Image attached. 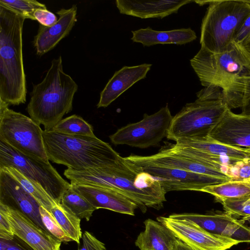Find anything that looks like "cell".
I'll return each instance as SVG.
<instances>
[{"label": "cell", "instance_id": "1", "mask_svg": "<svg viewBox=\"0 0 250 250\" xmlns=\"http://www.w3.org/2000/svg\"><path fill=\"white\" fill-rule=\"evenodd\" d=\"M64 175L71 184L110 188L135 203L143 212L147 208L159 209L166 201L167 192L158 180L142 171L125 157L115 165L75 170L67 168Z\"/></svg>", "mask_w": 250, "mask_h": 250}, {"label": "cell", "instance_id": "2", "mask_svg": "<svg viewBox=\"0 0 250 250\" xmlns=\"http://www.w3.org/2000/svg\"><path fill=\"white\" fill-rule=\"evenodd\" d=\"M25 19L0 4V102L8 106L26 102L22 38Z\"/></svg>", "mask_w": 250, "mask_h": 250}, {"label": "cell", "instance_id": "3", "mask_svg": "<svg viewBox=\"0 0 250 250\" xmlns=\"http://www.w3.org/2000/svg\"><path fill=\"white\" fill-rule=\"evenodd\" d=\"M76 82L63 70L61 56L54 59L43 80L34 85L27 110L30 118L50 130L72 109Z\"/></svg>", "mask_w": 250, "mask_h": 250}, {"label": "cell", "instance_id": "4", "mask_svg": "<svg viewBox=\"0 0 250 250\" xmlns=\"http://www.w3.org/2000/svg\"><path fill=\"white\" fill-rule=\"evenodd\" d=\"M49 160L75 170H84L116 164L121 156L111 146L96 136L65 134L43 131Z\"/></svg>", "mask_w": 250, "mask_h": 250}, {"label": "cell", "instance_id": "5", "mask_svg": "<svg viewBox=\"0 0 250 250\" xmlns=\"http://www.w3.org/2000/svg\"><path fill=\"white\" fill-rule=\"evenodd\" d=\"M197 99L187 104L173 116L167 138L178 140L208 136L228 108L221 88L205 87L196 93Z\"/></svg>", "mask_w": 250, "mask_h": 250}, {"label": "cell", "instance_id": "6", "mask_svg": "<svg viewBox=\"0 0 250 250\" xmlns=\"http://www.w3.org/2000/svg\"><path fill=\"white\" fill-rule=\"evenodd\" d=\"M208 4L201 26V46L215 53L226 51L250 14L249 0H195Z\"/></svg>", "mask_w": 250, "mask_h": 250}, {"label": "cell", "instance_id": "7", "mask_svg": "<svg viewBox=\"0 0 250 250\" xmlns=\"http://www.w3.org/2000/svg\"><path fill=\"white\" fill-rule=\"evenodd\" d=\"M190 62L203 86H216L222 90L250 72V53L234 42L226 51L219 53L201 46Z\"/></svg>", "mask_w": 250, "mask_h": 250}, {"label": "cell", "instance_id": "8", "mask_svg": "<svg viewBox=\"0 0 250 250\" xmlns=\"http://www.w3.org/2000/svg\"><path fill=\"white\" fill-rule=\"evenodd\" d=\"M9 167L40 185L57 204L70 186L49 162L22 153L0 139V168Z\"/></svg>", "mask_w": 250, "mask_h": 250}, {"label": "cell", "instance_id": "9", "mask_svg": "<svg viewBox=\"0 0 250 250\" xmlns=\"http://www.w3.org/2000/svg\"><path fill=\"white\" fill-rule=\"evenodd\" d=\"M40 125L0 102V139L22 153L48 162Z\"/></svg>", "mask_w": 250, "mask_h": 250}, {"label": "cell", "instance_id": "10", "mask_svg": "<svg viewBox=\"0 0 250 250\" xmlns=\"http://www.w3.org/2000/svg\"><path fill=\"white\" fill-rule=\"evenodd\" d=\"M173 116L167 105L156 113L145 114L140 121L128 124L109 136L115 145L145 148L158 145L167 137Z\"/></svg>", "mask_w": 250, "mask_h": 250}, {"label": "cell", "instance_id": "11", "mask_svg": "<svg viewBox=\"0 0 250 250\" xmlns=\"http://www.w3.org/2000/svg\"><path fill=\"white\" fill-rule=\"evenodd\" d=\"M157 220L192 250H227L240 243L231 238L211 233L186 219L159 216Z\"/></svg>", "mask_w": 250, "mask_h": 250}, {"label": "cell", "instance_id": "12", "mask_svg": "<svg viewBox=\"0 0 250 250\" xmlns=\"http://www.w3.org/2000/svg\"><path fill=\"white\" fill-rule=\"evenodd\" d=\"M130 163L158 180L167 192L181 190L201 191L207 186L229 181L179 168L141 163Z\"/></svg>", "mask_w": 250, "mask_h": 250}, {"label": "cell", "instance_id": "13", "mask_svg": "<svg viewBox=\"0 0 250 250\" xmlns=\"http://www.w3.org/2000/svg\"><path fill=\"white\" fill-rule=\"evenodd\" d=\"M168 216L191 221L206 231L217 235L231 238L239 243H250V228L226 212L204 214L174 213Z\"/></svg>", "mask_w": 250, "mask_h": 250}, {"label": "cell", "instance_id": "14", "mask_svg": "<svg viewBox=\"0 0 250 250\" xmlns=\"http://www.w3.org/2000/svg\"><path fill=\"white\" fill-rule=\"evenodd\" d=\"M0 203L19 210L39 228L48 232L41 219L40 204L9 171L3 168H0Z\"/></svg>", "mask_w": 250, "mask_h": 250}, {"label": "cell", "instance_id": "15", "mask_svg": "<svg viewBox=\"0 0 250 250\" xmlns=\"http://www.w3.org/2000/svg\"><path fill=\"white\" fill-rule=\"evenodd\" d=\"M0 210L6 216L14 235L34 250H61L62 242L37 226L17 209L0 203Z\"/></svg>", "mask_w": 250, "mask_h": 250}, {"label": "cell", "instance_id": "16", "mask_svg": "<svg viewBox=\"0 0 250 250\" xmlns=\"http://www.w3.org/2000/svg\"><path fill=\"white\" fill-rule=\"evenodd\" d=\"M208 136L226 145L250 149V116L228 108Z\"/></svg>", "mask_w": 250, "mask_h": 250}, {"label": "cell", "instance_id": "17", "mask_svg": "<svg viewBox=\"0 0 250 250\" xmlns=\"http://www.w3.org/2000/svg\"><path fill=\"white\" fill-rule=\"evenodd\" d=\"M70 184L96 209L104 208L133 216L138 208L135 203L114 189L94 185Z\"/></svg>", "mask_w": 250, "mask_h": 250}, {"label": "cell", "instance_id": "18", "mask_svg": "<svg viewBox=\"0 0 250 250\" xmlns=\"http://www.w3.org/2000/svg\"><path fill=\"white\" fill-rule=\"evenodd\" d=\"M77 12L76 4L69 9L62 8L57 12L59 19L53 25H39L33 42L37 55L41 56L52 50L69 34L75 24Z\"/></svg>", "mask_w": 250, "mask_h": 250}, {"label": "cell", "instance_id": "19", "mask_svg": "<svg viewBox=\"0 0 250 250\" xmlns=\"http://www.w3.org/2000/svg\"><path fill=\"white\" fill-rule=\"evenodd\" d=\"M195 0H116L120 13L141 19H162L177 13L183 6Z\"/></svg>", "mask_w": 250, "mask_h": 250}, {"label": "cell", "instance_id": "20", "mask_svg": "<svg viewBox=\"0 0 250 250\" xmlns=\"http://www.w3.org/2000/svg\"><path fill=\"white\" fill-rule=\"evenodd\" d=\"M152 64L125 66L115 72L100 93L97 107H106L125 90L139 81L145 79Z\"/></svg>", "mask_w": 250, "mask_h": 250}, {"label": "cell", "instance_id": "21", "mask_svg": "<svg viewBox=\"0 0 250 250\" xmlns=\"http://www.w3.org/2000/svg\"><path fill=\"white\" fill-rule=\"evenodd\" d=\"M144 224L145 230L135 242L140 250H175L178 238L167 227L150 219L146 220Z\"/></svg>", "mask_w": 250, "mask_h": 250}, {"label": "cell", "instance_id": "22", "mask_svg": "<svg viewBox=\"0 0 250 250\" xmlns=\"http://www.w3.org/2000/svg\"><path fill=\"white\" fill-rule=\"evenodd\" d=\"M131 40L142 43L144 46L157 44H185L197 38L195 32L190 28L168 31H157L147 27L132 31Z\"/></svg>", "mask_w": 250, "mask_h": 250}, {"label": "cell", "instance_id": "23", "mask_svg": "<svg viewBox=\"0 0 250 250\" xmlns=\"http://www.w3.org/2000/svg\"><path fill=\"white\" fill-rule=\"evenodd\" d=\"M175 145L214 155L228 156L241 160H250V149L234 147L222 144L208 135L178 140Z\"/></svg>", "mask_w": 250, "mask_h": 250}, {"label": "cell", "instance_id": "24", "mask_svg": "<svg viewBox=\"0 0 250 250\" xmlns=\"http://www.w3.org/2000/svg\"><path fill=\"white\" fill-rule=\"evenodd\" d=\"M222 92L229 109L241 107V114L250 116V72L239 78Z\"/></svg>", "mask_w": 250, "mask_h": 250}, {"label": "cell", "instance_id": "25", "mask_svg": "<svg viewBox=\"0 0 250 250\" xmlns=\"http://www.w3.org/2000/svg\"><path fill=\"white\" fill-rule=\"evenodd\" d=\"M168 146L175 152L185 155L207 166L219 170L231 178L234 167L241 161H246L226 156L209 154L190 147L179 146L175 144L170 146L169 145Z\"/></svg>", "mask_w": 250, "mask_h": 250}, {"label": "cell", "instance_id": "26", "mask_svg": "<svg viewBox=\"0 0 250 250\" xmlns=\"http://www.w3.org/2000/svg\"><path fill=\"white\" fill-rule=\"evenodd\" d=\"M201 191L214 196L219 202L223 200L250 197V180H232L204 188Z\"/></svg>", "mask_w": 250, "mask_h": 250}, {"label": "cell", "instance_id": "27", "mask_svg": "<svg viewBox=\"0 0 250 250\" xmlns=\"http://www.w3.org/2000/svg\"><path fill=\"white\" fill-rule=\"evenodd\" d=\"M50 212L67 235L80 244L83 235L80 226L81 219L61 203L54 206Z\"/></svg>", "mask_w": 250, "mask_h": 250}, {"label": "cell", "instance_id": "28", "mask_svg": "<svg viewBox=\"0 0 250 250\" xmlns=\"http://www.w3.org/2000/svg\"><path fill=\"white\" fill-rule=\"evenodd\" d=\"M80 219L89 221L96 209L82 195L71 187L63 193L61 203Z\"/></svg>", "mask_w": 250, "mask_h": 250}, {"label": "cell", "instance_id": "29", "mask_svg": "<svg viewBox=\"0 0 250 250\" xmlns=\"http://www.w3.org/2000/svg\"><path fill=\"white\" fill-rule=\"evenodd\" d=\"M9 171L40 204L49 211L57 204L39 184L26 178L21 172L12 167H2Z\"/></svg>", "mask_w": 250, "mask_h": 250}, {"label": "cell", "instance_id": "30", "mask_svg": "<svg viewBox=\"0 0 250 250\" xmlns=\"http://www.w3.org/2000/svg\"><path fill=\"white\" fill-rule=\"evenodd\" d=\"M51 130L69 135L95 136L92 126L77 115L62 119Z\"/></svg>", "mask_w": 250, "mask_h": 250}, {"label": "cell", "instance_id": "31", "mask_svg": "<svg viewBox=\"0 0 250 250\" xmlns=\"http://www.w3.org/2000/svg\"><path fill=\"white\" fill-rule=\"evenodd\" d=\"M0 4L32 20H35L33 14L36 10L47 9L44 4L35 0H0Z\"/></svg>", "mask_w": 250, "mask_h": 250}, {"label": "cell", "instance_id": "32", "mask_svg": "<svg viewBox=\"0 0 250 250\" xmlns=\"http://www.w3.org/2000/svg\"><path fill=\"white\" fill-rule=\"evenodd\" d=\"M39 210L42 222L49 233L62 242L73 241L62 228L50 211L41 206Z\"/></svg>", "mask_w": 250, "mask_h": 250}, {"label": "cell", "instance_id": "33", "mask_svg": "<svg viewBox=\"0 0 250 250\" xmlns=\"http://www.w3.org/2000/svg\"><path fill=\"white\" fill-rule=\"evenodd\" d=\"M249 197L226 199L220 201L226 212L233 216L250 218V203L247 202Z\"/></svg>", "mask_w": 250, "mask_h": 250}, {"label": "cell", "instance_id": "34", "mask_svg": "<svg viewBox=\"0 0 250 250\" xmlns=\"http://www.w3.org/2000/svg\"><path fill=\"white\" fill-rule=\"evenodd\" d=\"M82 239V244L78 250H106L105 245L89 231H84Z\"/></svg>", "mask_w": 250, "mask_h": 250}, {"label": "cell", "instance_id": "35", "mask_svg": "<svg viewBox=\"0 0 250 250\" xmlns=\"http://www.w3.org/2000/svg\"><path fill=\"white\" fill-rule=\"evenodd\" d=\"M233 42L244 47L250 42V14L234 35Z\"/></svg>", "mask_w": 250, "mask_h": 250}, {"label": "cell", "instance_id": "36", "mask_svg": "<svg viewBox=\"0 0 250 250\" xmlns=\"http://www.w3.org/2000/svg\"><path fill=\"white\" fill-rule=\"evenodd\" d=\"M0 250H34L21 239L15 235L11 240L0 239Z\"/></svg>", "mask_w": 250, "mask_h": 250}, {"label": "cell", "instance_id": "37", "mask_svg": "<svg viewBox=\"0 0 250 250\" xmlns=\"http://www.w3.org/2000/svg\"><path fill=\"white\" fill-rule=\"evenodd\" d=\"M33 16L35 20L40 24L45 26H51L58 21L56 16L47 9H38L35 10Z\"/></svg>", "mask_w": 250, "mask_h": 250}, {"label": "cell", "instance_id": "38", "mask_svg": "<svg viewBox=\"0 0 250 250\" xmlns=\"http://www.w3.org/2000/svg\"><path fill=\"white\" fill-rule=\"evenodd\" d=\"M234 180H250V160L242 161L234 167Z\"/></svg>", "mask_w": 250, "mask_h": 250}, {"label": "cell", "instance_id": "39", "mask_svg": "<svg viewBox=\"0 0 250 250\" xmlns=\"http://www.w3.org/2000/svg\"><path fill=\"white\" fill-rule=\"evenodd\" d=\"M15 236L4 213L0 210V239L11 240Z\"/></svg>", "mask_w": 250, "mask_h": 250}, {"label": "cell", "instance_id": "40", "mask_svg": "<svg viewBox=\"0 0 250 250\" xmlns=\"http://www.w3.org/2000/svg\"><path fill=\"white\" fill-rule=\"evenodd\" d=\"M175 250H192L187 245L178 239L176 244Z\"/></svg>", "mask_w": 250, "mask_h": 250}, {"label": "cell", "instance_id": "41", "mask_svg": "<svg viewBox=\"0 0 250 250\" xmlns=\"http://www.w3.org/2000/svg\"><path fill=\"white\" fill-rule=\"evenodd\" d=\"M245 48L250 54V42L245 47Z\"/></svg>", "mask_w": 250, "mask_h": 250}, {"label": "cell", "instance_id": "42", "mask_svg": "<svg viewBox=\"0 0 250 250\" xmlns=\"http://www.w3.org/2000/svg\"><path fill=\"white\" fill-rule=\"evenodd\" d=\"M247 202L248 203H250V197L248 198Z\"/></svg>", "mask_w": 250, "mask_h": 250}]
</instances>
